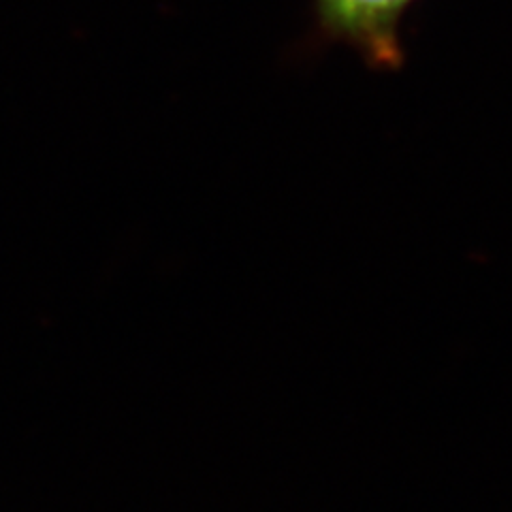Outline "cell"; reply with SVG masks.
Here are the masks:
<instances>
[{
	"label": "cell",
	"mask_w": 512,
	"mask_h": 512,
	"mask_svg": "<svg viewBox=\"0 0 512 512\" xmlns=\"http://www.w3.org/2000/svg\"><path fill=\"white\" fill-rule=\"evenodd\" d=\"M412 0H316L318 20L329 35L338 37L378 69L402 64L397 26Z\"/></svg>",
	"instance_id": "6da1fadb"
}]
</instances>
